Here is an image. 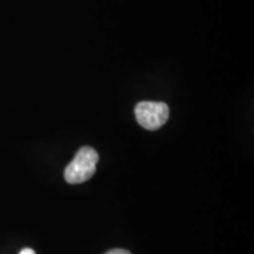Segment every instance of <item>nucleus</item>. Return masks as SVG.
<instances>
[{"mask_svg":"<svg viewBox=\"0 0 254 254\" xmlns=\"http://www.w3.org/2000/svg\"><path fill=\"white\" fill-rule=\"evenodd\" d=\"M105 254H132L131 252H128V251L126 250H122V249H114V250H111L109 252H106Z\"/></svg>","mask_w":254,"mask_h":254,"instance_id":"nucleus-3","label":"nucleus"},{"mask_svg":"<svg viewBox=\"0 0 254 254\" xmlns=\"http://www.w3.org/2000/svg\"><path fill=\"white\" fill-rule=\"evenodd\" d=\"M19 254H36V252H34L32 249H24L20 251V253Z\"/></svg>","mask_w":254,"mask_h":254,"instance_id":"nucleus-4","label":"nucleus"},{"mask_svg":"<svg viewBox=\"0 0 254 254\" xmlns=\"http://www.w3.org/2000/svg\"><path fill=\"white\" fill-rule=\"evenodd\" d=\"M134 113L136 122L144 128L155 131L166 124L170 116V109L165 103L141 101L135 106Z\"/></svg>","mask_w":254,"mask_h":254,"instance_id":"nucleus-2","label":"nucleus"},{"mask_svg":"<svg viewBox=\"0 0 254 254\" xmlns=\"http://www.w3.org/2000/svg\"><path fill=\"white\" fill-rule=\"evenodd\" d=\"M99 154L90 146H84L77 152L65 170V180L68 184H81L91 179L97 170Z\"/></svg>","mask_w":254,"mask_h":254,"instance_id":"nucleus-1","label":"nucleus"}]
</instances>
